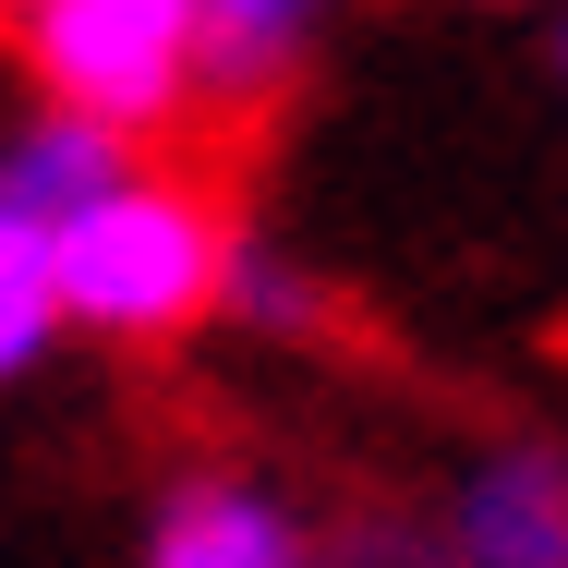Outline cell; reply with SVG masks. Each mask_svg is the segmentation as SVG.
Listing matches in <instances>:
<instances>
[{"label": "cell", "instance_id": "1", "mask_svg": "<svg viewBox=\"0 0 568 568\" xmlns=\"http://www.w3.org/2000/svg\"><path fill=\"white\" fill-rule=\"evenodd\" d=\"M49 254H61V315L73 327H98V339H182V327L219 315L242 230L219 219V194H194L170 170H121L98 206H73L49 230Z\"/></svg>", "mask_w": 568, "mask_h": 568}, {"label": "cell", "instance_id": "2", "mask_svg": "<svg viewBox=\"0 0 568 568\" xmlns=\"http://www.w3.org/2000/svg\"><path fill=\"white\" fill-rule=\"evenodd\" d=\"M24 61L61 110L110 133H158L206 98V0H37Z\"/></svg>", "mask_w": 568, "mask_h": 568}, {"label": "cell", "instance_id": "3", "mask_svg": "<svg viewBox=\"0 0 568 568\" xmlns=\"http://www.w3.org/2000/svg\"><path fill=\"white\" fill-rule=\"evenodd\" d=\"M145 568H315V520L266 471H170L145 508Z\"/></svg>", "mask_w": 568, "mask_h": 568}, {"label": "cell", "instance_id": "4", "mask_svg": "<svg viewBox=\"0 0 568 568\" xmlns=\"http://www.w3.org/2000/svg\"><path fill=\"white\" fill-rule=\"evenodd\" d=\"M448 532L471 568H568V448L557 436H496L459 459Z\"/></svg>", "mask_w": 568, "mask_h": 568}, {"label": "cell", "instance_id": "5", "mask_svg": "<svg viewBox=\"0 0 568 568\" xmlns=\"http://www.w3.org/2000/svg\"><path fill=\"white\" fill-rule=\"evenodd\" d=\"M121 170H133V133H110V121H85V110H61V98L24 121L12 145H0V194H12L24 219H49V230L73 219V206H98Z\"/></svg>", "mask_w": 568, "mask_h": 568}, {"label": "cell", "instance_id": "6", "mask_svg": "<svg viewBox=\"0 0 568 568\" xmlns=\"http://www.w3.org/2000/svg\"><path fill=\"white\" fill-rule=\"evenodd\" d=\"M61 327H73V315H61V254H49V219H24V206L0 194V387H12V375H37Z\"/></svg>", "mask_w": 568, "mask_h": 568}, {"label": "cell", "instance_id": "7", "mask_svg": "<svg viewBox=\"0 0 568 568\" xmlns=\"http://www.w3.org/2000/svg\"><path fill=\"white\" fill-rule=\"evenodd\" d=\"M315 24H327V0H206V85L219 98H266L303 61Z\"/></svg>", "mask_w": 568, "mask_h": 568}, {"label": "cell", "instance_id": "8", "mask_svg": "<svg viewBox=\"0 0 568 568\" xmlns=\"http://www.w3.org/2000/svg\"><path fill=\"white\" fill-rule=\"evenodd\" d=\"M315 568H471L448 508H339L315 520Z\"/></svg>", "mask_w": 568, "mask_h": 568}, {"label": "cell", "instance_id": "9", "mask_svg": "<svg viewBox=\"0 0 568 568\" xmlns=\"http://www.w3.org/2000/svg\"><path fill=\"white\" fill-rule=\"evenodd\" d=\"M219 315H242V327H278V339H291V327H315V278H303V266H278L266 242H242V254H230Z\"/></svg>", "mask_w": 568, "mask_h": 568}, {"label": "cell", "instance_id": "10", "mask_svg": "<svg viewBox=\"0 0 568 568\" xmlns=\"http://www.w3.org/2000/svg\"><path fill=\"white\" fill-rule=\"evenodd\" d=\"M557 73H568V24H557Z\"/></svg>", "mask_w": 568, "mask_h": 568}, {"label": "cell", "instance_id": "11", "mask_svg": "<svg viewBox=\"0 0 568 568\" xmlns=\"http://www.w3.org/2000/svg\"><path fill=\"white\" fill-rule=\"evenodd\" d=\"M0 12H37V0H0Z\"/></svg>", "mask_w": 568, "mask_h": 568}]
</instances>
